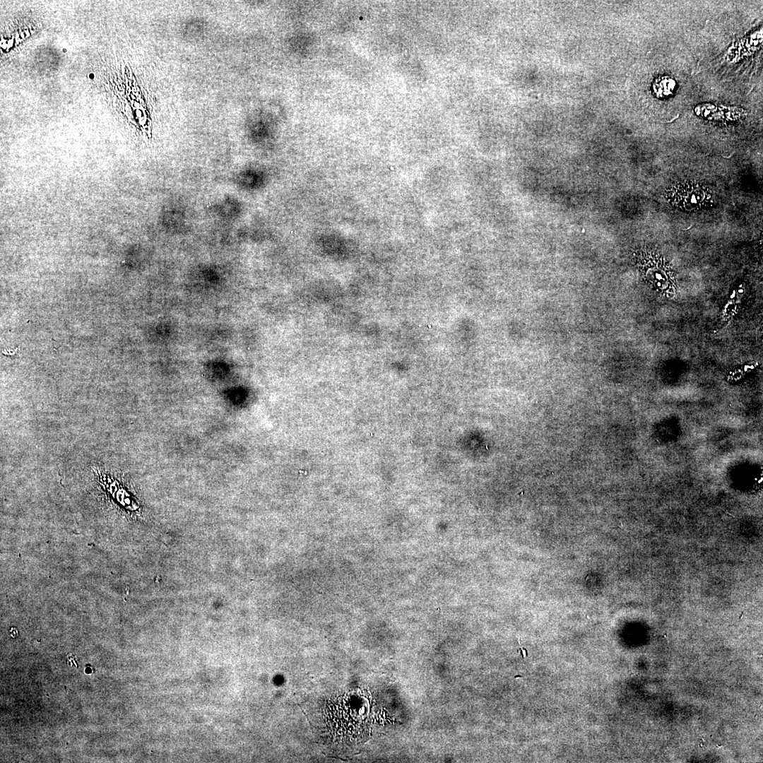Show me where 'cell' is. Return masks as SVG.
I'll return each mask as SVG.
<instances>
[{
	"instance_id": "obj_1",
	"label": "cell",
	"mask_w": 763,
	"mask_h": 763,
	"mask_svg": "<svg viewBox=\"0 0 763 763\" xmlns=\"http://www.w3.org/2000/svg\"><path fill=\"white\" fill-rule=\"evenodd\" d=\"M668 196L673 205L685 211L700 210L707 206L711 199L706 187L692 181L677 182L668 191Z\"/></svg>"
},
{
	"instance_id": "obj_2",
	"label": "cell",
	"mask_w": 763,
	"mask_h": 763,
	"mask_svg": "<svg viewBox=\"0 0 763 763\" xmlns=\"http://www.w3.org/2000/svg\"><path fill=\"white\" fill-rule=\"evenodd\" d=\"M641 268L646 279L655 285H669L673 279L670 266L659 254L647 252L641 259Z\"/></svg>"
},
{
	"instance_id": "obj_3",
	"label": "cell",
	"mask_w": 763,
	"mask_h": 763,
	"mask_svg": "<svg viewBox=\"0 0 763 763\" xmlns=\"http://www.w3.org/2000/svg\"><path fill=\"white\" fill-rule=\"evenodd\" d=\"M721 111H717L716 107L711 104H705L703 105L697 106L695 108V112L700 117L707 118L709 119H726L733 120L738 118L739 115L742 112L743 110L738 108L729 107L721 109Z\"/></svg>"
},
{
	"instance_id": "obj_4",
	"label": "cell",
	"mask_w": 763,
	"mask_h": 763,
	"mask_svg": "<svg viewBox=\"0 0 763 763\" xmlns=\"http://www.w3.org/2000/svg\"><path fill=\"white\" fill-rule=\"evenodd\" d=\"M676 88L675 81L669 76H660L657 78L653 84V90L658 97H668L671 96Z\"/></svg>"
}]
</instances>
